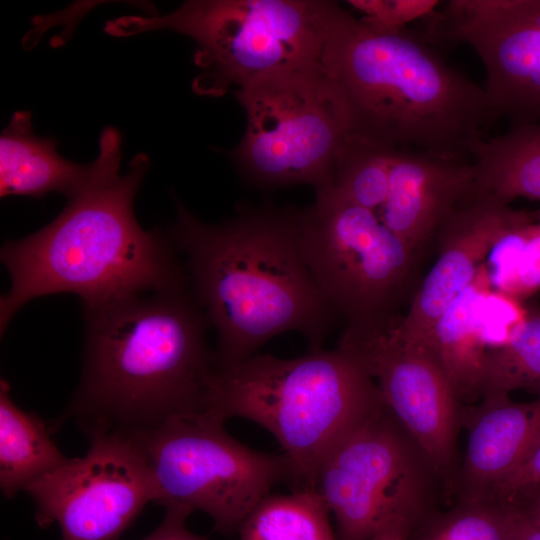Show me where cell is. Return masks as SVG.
<instances>
[{
  "instance_id": "cell-13",
  "label": "cell",
  "mask_w": 540,
  "mask_h": 540,
  "mask_svg": "<svg viewBox=\"0 0 540 540\" xmlns=\"http://www.w3.org/2000/svg\"><path fill=\"white\" fill-rule=\"evenodd\" d=\"M425 20L431 44H464L479 57L497 120L540 122V0H449Z\"/></svg>"
},
{
  "instance_id": "cell-8",
  "label": "cell",
  "mask_w": 540,
  "mask_h": 540,
  "mask_svg": "<svg viewBox=\"0 0 540 540\" xmlns=\"http://www.w3.org/2000/svg\"><path fill=\"white\" fill-rule=\"evenodd\" d=\"M302 250L322 294L347 325L388 321L409 306L424 252L332 185L302 211Z\"/></svg>"
},
{
  "instance_id": "cell-26",
  "label": "cell",
  "mask_w": 540,
  "mask_h": 540,
  "mask_svg": "<svg viewBox=\"0 0 540 540\" xmlns=\"http://www.w3.org/2000/svg\"><path fill=\"white\" fill-rule=\"evenodd\" d=\"M363 20L384 29H403L413 21L426 19L441 5L438 0H349Z\"/></svg>"
},
{
  "instance_id": "cell-9",
  "label": "cell",
  "mask_w": 540,
  "mask_h": 540,
  "mask_svg": "<svg viewBox=\"0 0 540 540\" xmlns=\"http://www.w3.org/2000/svg\"><path fill=\"white\" fill-rule=\"evenodd\" d=\"M315 489L336 522L337 540H370L394 525L410 532L434 511L443 484L426 454L380 405L329 452Z\"/></svg>"
},
{
  "instance_id": "cell-22",
  "label": "cell",
  "mask_w": 540,
  "mask_h": 540,
  "mask_svg": "<svg viewBox=\"0 0 540 540\" xmlns=\"http://www.w3.org/2000/svg\"><path fill=\"white\" fill-rule=\"evenodd\" d=\"M519 389L540 395V306L537 304L528 305L526 318L504 346L486 353L481 398Z\"/></svg>"
},
{
  "instance_id": "cell-16",
  "label": "cell",
  "mask_w": 540,
  "mask_h": 540,
  "mask_svg": "<svg viewBox=\"0 0 540 540\" xmlns=\"http://www.w3.org/2000/svg\"><path fill=\"white\" fill-rule=\"evenodd\" d=\"M460 424L468 442L454 494L487 501L540 444V395L532 402H514L506 393L485 395L478 405H462Z\"/></svg>"
},
{
  "instance_id": "cell-31",
  "label": "cell",
  "mask_w": 540,
  "mask_h": 540,
  "mask_svg": "<svg viewBox=\"0 0 540 540\" xmlns=\"http://www.w3.org/2000/svg\"><path fill=\"white\" fill-rule=\"evenodd\" d=\"M409 534L407 527L394 525L379 531L370 540H407Z\"/></svg>"
},
{
  "instance_id": "cell-12",
  "label": "cell",
  "mask_w": 540,
  "mask_h": 540,
  "mask_svg": "<svg viewBox=\"0 0 540 540\" xmlns=\"http://www.w3.org/2000/svg\"><path fill=\"white\" fill-rule=\"evenodd\" d=\"M81 458L69 460L25 489L41 528L57 524L62 540H118L156 499L152 473L127 435L93 436Z\"/></svg>"
},
{
  "instance_id": "cell-1",
  "label": "cell",
  "mask_w": 540,
  "mask_h": 540,
  "mask_svg": "<svg viewBox=\"0 0 540 540\" xmlns=\"http://www.w3.org/2000/svg\"><path fill=\"white\" fill-rule=\"evenodd\" d=\"M121 143L120 132L105 127L89 183L45 227L3 244L1 261L11 282L0 301L1 334L24 304L40 296L72 293L92 308L189 287L170 236L144 230L134 214L149 157L136 154L120 174Z\"/></svg>"
},
{
  "instance_id": "cell-30",
  "label": "cell",
  "mask_w": 540,
  "mask_h": 540,
  "mask_svg": "<svg viewBox=\"0 0 540 540\" xmlns=\"http://www.w3.org/2000/svg\"><path fill=\"white\" fill-rule=\"evenodd\" d=\"M510 508L512 527L515 540H540V527L526 515L507 504Z\"/></svg>"
},
{
  "instance_id": "cell-28",
  "label": "cell",
  "mask_w": 540,
  "mask_h": 540,
  "mask_svg": "<svg viewBox=\"0 0 540 540\" xmlns=\"http://www.w3.org/2000/svg\"><path fill=\"white\" fill-rule=\"evenodd\" d=\"M163 520L157 528L142 540H208L191 532L186 518L191 512L183 507H166Z\"/></svg>"
},
{
  "instance_id": "cell-15",
  "label": "cell",
  "mask_w": 540,
  "mask_h": 540,
  "mask_svg": "<svg viewBox=\"0 0 540 540\" xmlns=\"http://www.w3.org/2000/svg\"><path fill=\"white\" fill-rule=\"evenodd\" d=\"M477 192L472 160L396 149L380 221L426 253L447 219Z\"/></svg>"
},
{
  "instance_id": "cell-2",
  "label": "cell",
  "mask_w": 540,
  "mask_h": 540,
  "mask_svg": "<svg viewBox=\"0 0 540 540\" xmlns=\"http://www.w3.org/2000/svg\"><path fill=\"white\" fill-rule=\"evenodd\" d=\"M83 310L80 380L65 411L48 423L51 431L71 420L88 438L129 435L208 410L216 354L189 287Z\"/></svg>"
},
{
  "instance_id": "cell-20",
  "label": "cell",
  "mask_w": 540,
  "mask_h": 540,
  "mask_svg": "<svg viewBox=\"0 0 540 540\" xmlns=\"http://www.w3.org/2000/svg\"><path fill=\"white\" fill-rule=\"evenodd\" d=\"M477 191L510 204L540 200V122L486 137L472 157Z\"/></svg>"
},
{
  "instance_id": "cell-29",
  "label": "cell",
  "mask_w": 540,
  "mask_h": 540,
  "mask_svg": "<svg viewBox=\"0 0 540 540\" xmlns=\"http://www.w3.org/2000/svg\"><path fill=\"white\" fill-rule=\"evenodd\" d=\"M506 503L518 509L540 527V484L518 490L506 500Z\"/></svg>"
},
{
  "instance_id": "cell-6",
  "label": "cell",
  "mask_w": 540,
  "mask_h": 540,
  "mask_svg": "<svg viewBox=\"0 0 540 540\" xmlns=\"http://www.w3.org/2000/svg\"><path fill=\"white\" fill-rule=\"evenodd\" d=\"M327 0H190L161 15H129L105 31L128 37L154 30L184 34L196 43L201 69L192 87L221 96L229 87L275 72L322 63L338 7Z\"/></svg>"
},
{
  "instance_id": "cell-24",
  "label": "cell",
  "mask_w": 540,
  "mask_h": 540,
  "mask_svg": "<svg viewBox=\"0 0 540 540\" xmlns=\"http://www.w3.org/2000/svg\"><path fill=\"white\" fill-rule=\"evenodd\" d=\"M407 540H515L510 508L505 503L457 499L444 512L434 511Z\"/></svg>"
},
{
  "instance_id": "cell-3",
  "label": "cell",
  "mask_w": 540,
  "mask_h": 540,
  "mask_svg": "<svg viewBox=\"0 0 540 540\" xmlns=\"http://www.w3.org/2000/svg\"><path fill=\"white\" fill-rule=\"evenodd\" d=\"M169 236L185 255L189 289L217 332V369L245 361L289 331L303 335L310 350L323 348L339 316L305 262L302 211L244 207L228 221L208 224L177 202Z\"/></svg>"
},
{
  "instance_id": "cell-18",
  "label": "cell",
  "mask_w": 540,
  "mask_h": 540,
  "mask_svg": "<svg viewBox=\"0 0 540 540\" xmlns=\"http://www.w3.org/2000/svg\"><path fill=\"white\" fill-rule=\"evenodd\" d=\"M57 144L34 133L29 111H16L0 136V196L42 198L58 192L69 200L77 195L89 183L94 163L63 158Z\"/></svg>"
},
{
  "instance_id": "cell-4",
  "label": "cell",
  "mask_w": 540,
  "mask_h": 540,
  "mask_svg": "<svg viewBox=\"0 0 540 540\" xmlns=\"http://www.w3.org/2000/svg\"><path fill=\"white\" fill-rule=\"evenodd\" d=\"M322 64L350 133L389 148L472 160L497 120L484 87L450 66L423 34L380 28L340 4Z\"/></svg>"
},
{
  "instance_id": "cell-17",
  "label": "cell",
  "mask_w": 540,
  "mask_h": 540,
  "mask_svg": "<svg viewBox=\"0 0 540 540\" xmlns=\"http://www.w3.org/2000/svg\"><path fill=\"white\" fill-rule=\"evenodd\" d=\"M493 290L486 263L444 310L422 341L443 370L461 405L481 398L487 345L483 305Z\"/></svg>"
},
{
  "instance_id": "cell-19",
  "label": "cell",
  "mask_w": 540,
  "mask_h": 540,
  "mask_svg": "<svg viewBox=\"0 0 540 540\" xmlns=\"http://www.w3.org/2000/svg\"><path fill=\"white\" fill-rule=\"evenodd\" d=\"M48 423L19 408L10 385L0 382V488L7 498L63 466L69 458L51 437Z\"/></svg>"
},
{
  "instance_id": "cell-27",
  "label": "cell",
  "mask_w": 540,
  "mask_h": 540,
  "mask_svg": "<svg viewBox=\"0 0 540 540\" xmlns=\"http://www.w3.org/2000/svg\"><path fill=\"white\" fill-rule=\"evenodd\" d=\"M540 484V444L530 458L491 495L488 501L505 502L520 489Z\"/></svg>"
},
{
  "instance_id": "cell-10",
  "label": "cell",
  "mask_w": 540,
  "mask_h": 540,
  "mask_svg": "<svg viewBox=\"0 0 540 540\" xmlns=\"http://www.w3.org/2000/svg\"><path fill=\"white\" fill-rule=\"evenodd\" d=\"M224 423L206 411L127 436L148 463L156 504L201 511L228 535L274 485L293 484L294 475L284 454L249 448L228 434Z\"/></svg>"
},
{
  "instance_id": "cell-7",
  "label": "cell",
  "mask_w": 540,
  "mask_h": 540,
  "mask_svg": "<svg viewBox=\"0 0 540 540\" xmlns=\"http://www.w3.org/2000/svg\"><path fill=\"white\" fill-rule=\"evenodd\" d=\"M235 95L247 125L231 156L248 183L267 189L332 185L350 124L322 63L258 77Z\"/></svg>"
},
{
  "instance_id": "cell-14",
  "label": "cell",
  "mask_w": 540,
  "mask_h": 540,
  "mask_svg": "<svg viewBox=\"0 0 540 540\" xmlns=\"http://www.w3.org/2000/svg\"><path fill=\"white\" fill-rule=\"evenodd\" d=\"M538 215L477 191L438 231L437 259L401 317L402 333L424 340L448 305L475 279L497 242L517 227L539 220Z\"/></svg>"
},
{
  "instance_id": "cell-25",
  "label": "cell",
  "mask_w": 540,
  "mask_h": 540,
  "mask_svg": "<svg viewBox=\"0 0 540 540\" xmlns=\"http://www.w3.org/2000/svg\"><path fill=\"white\" fill-rule=\"evenodd\" d=\"M486 266L492 288L524 300L540 290V220L524 224L500 239Z\"/></svg>"
},
{
  "instance_id": "cell-23",
  "label": "cell",
  "mask_w": 540,
  "mask_h": 540,
  "mask_svg": "<svg viewBox=\"0 0 540 540\" xmlns=\"http://www.w3.org/2000/svg\"><path fill=\"white\" fill-rule=\"evenodd\" d=\"M395 150L349 133L336 157L332 186L375 214L387 194Z\"/></svg>"
},
{
  "instance_id": "cell-5",
  "label": "cell",
  "mask_w": 540,
  "mask_h": 540,
  "mask_svg": "<svg viewBox=\"0 0 540 540\" xmlns=\"http://www.w3.org/2000/svg\"><path fill=\"white\" fill-rule=\"evenodd\" d=\"M383 403L373 378L337 347L292 359L255 354L217 369L207 411L267 430L291 464L294 489H315L329 452Z\"/></svg>"
},
{
  "instance_id": "cell-21",
  "label": "cell",
  "mask_w": 540,
  "mask_h": 540,
  "mask_svg": "<svg viewBox=\"0 0 540 540\" xmlns=\"http://www.w3.org/2000/svg\"><path fill=\"white\" fill-rule=\"evenodd\" d=\"M316 489L268 494L241 523L240 540H337Z\"/></svg>"
},
{
  "instance_id": "cell-11",
  "label": "cell",
  "mask_w": 540,
  "mask_h": 540,
  "mask_svg": "<svg viewBox=\"0 0 540 540\" xmlns=\"http://www.w3.org/2000/svg\"><path fill=\"white\" fill-rule=\"evenodd\" d=\"M402 316L377 324L346 325L338 348L373 378L387 408L433 465L444 493L454 494L462 405L433 354L402 333Z\"/></svg>"
}]
</instances>
